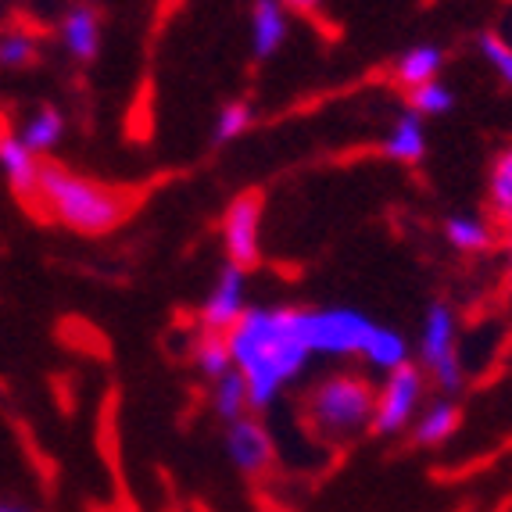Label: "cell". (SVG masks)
<instances>
[{"label":"cell","instance_id":"6da1fadb","mask_svg":"<svg viewBox=\"0 0 512 512\" xmlns=\"http://www.w3.org/2000/svg\"><path fill=\"white\" fill-rule=\"evenodd\" d=\"M233 369L248 387L251 412H269L312 366L294 305H251L226 330Z\"/></svg>","mask_w":512,"mask_h":512},{"label":"cell","instance_id":"7a4b0ae2","mask_svg":"<svg viewBox=\"0 0 512 512\" xmlns=\"http://www.w3.org/2000/svg\"><path fill=\"white\" fill-rule=\"evenodd\" d=\"M33 201L51 222L79 237H104L126 219V197L65 165L43 162Z\"/></svg>","mask_w":512,"mask_h":512},{"label":"cell","instance_id":"3957f363","mask_svg":"<svg viewBox=\"0 0 512 512\" xmlns=\"http://www.w3.org/2000/svg\"><path fill=\"white\" fill-rule=\"evenodd\" d=\"M376 384L355 369H330L301 394L305 427L326 444H351L373 430Z\"/></svg>","mask_w":512,"mask_h":512},{"label":"cell","instance_id":"277c9868","mask_svg":"<svg viewBox=\"0 0 512 512\" xmlns=\"http://www.w3.org/2000/svg\"><path fill=\"white\" fill-rule=\"evenodd\" d=\"M416 366L427 373L430 391L444 398H459L466 391V366H462V323L452 301H430L416 333Z\"/></svg>","mask_w":512,"mask_h":512},{"label":"cell","instance_id":"5b68a950","mask_svg":"<svg viewBox=\"0 0 512 512\" xmlns=\"http://www.w3.org/2000/svg\"><path fill=\"white\" fill-rule=\"evenodd\" d=\"M298 323L312 359L351 362L359 359V351L376 319L355 305H316L298 308Z\"/></svg>","mask_w":512,"mask_h":512},{"label":"cell","instance_id":"8992f818","mask_svg":"<svg viewBox=\"0 0 512 512\" xmlns=\"http://www.w3.org/2000/svg\"><path fill=\"white\" fill-rule=\"evenodd\" d=\"M427 398H430V380L416 362L380 376V384H376V402H373V434L376 437L409 434L412 419H416L419 409L427 405Z\"/></svg>","mask_w":512,"mask_h":512},{"label":"cell","instance_id":"52a82bcc","mask_svg":"<svg viewBox=\"0 0 512 512\" xmlns=\"http://www.w3.org/2000/svg\"><path fill=\"white\" fill-rule=\"evenodd\" d=\"M262 226H265V201L262 194H240L222 212V251L226 262L240 269H255L262 262Z\"/></svg>","mask_w":512,"mask_h":512},{"label":"cell","instance_id":"ba28073f","mask_svg":"<svg viewBox=\"0 0 512 512\" xmlns=\"http://www.w3.org/2000/svg\"><path fill=\"white\" fill-rule=\"evenodd\" d=\"M222 448H226V459H230L233 470L244 473V477H265L269 466L276 462L273 430L265 427L255 412L222 427Z\"/></svg>","mask_w":512,"mask_h":512},{"label":"cell","instance_id":"9c48e42d","mask_svg":"<svg viewBox=\"0 0 512 512\" xmlns=\"http://www.w3.org/2000/svg\"><path fill=\"white\" fill-rule=\"evenodd\" d=\"M251 308L248 301V269L226 262L215 276L212 291L201 301V330L205 333H226Z\"/></svg>","mask_w":512,"mask_h":512},{"label":"cell","instance_id":"30bf717a","mask_svg":"<svg viewBox=\"0 0 512 512\" xmlns=\"http://www.w3.org/2000/svg\"><path fill=\"white\" fill-rule=\"evenodd\" d=\"M101 40H104V22L101 11L86 0H76L69 8L61 11L58 18V43L61 51L69 54L76 65H90L101 54Z\"/></svg>","mask_w":512,"mask_h":512},{"label":"cell","instance_id":"8fae6325","mask_svg":"<svg viewBox=\"0 0 512 512\" xmlns=\"http://www.w3.org/2000/svg\"><path fill=\"white\" fill-rule=\"evenodd\" d=\"M291 40V8L283 0H251L248 47L255 61H273Z\"/></svg>","mask_w":512,"mask_h":512},{"label":"cell","instance_id":"7c38bea8","mask_svg":"<svg viewBox=\"0 0 512 512\" xmlns=\"http://www.w3.org/2000/svg\"><path fill=\"white\" fill-rule=\"evenodd\" d=\"M359 362L366 373L387 376V373H394V369L416 362V344H412L409 333H402L398 326L373 323V330H369L366 344H362V351H359Z\"/></svg>","mask_w":512,"mask_h":512},{"label":"cell","instance_id":"4fadbf2b","mask_svg":"<svg viewBox=\"0 0 512 512\" xmlns=\"http://www.w3.org/2000/svg\"><path fill=\"white\" fill-rule=\"evenodd\" d=\"M462 430V405L459 398H444L434 394L427 398V405L419 409V416L412 419L409 441L416 448H444L448 441H455Z\"/></svg>","mask_w":512,"mask_h":512},{"label":"cell","instance_id":"5bb4252c","mask_svg":"<svg viewBox=\"0 0 512 512\" xmlns=\"http://www.w3.org/2000/svg\"><path fill=\"white\" fill-rule=\"evenodd\" d=\"M427 147V119H419L409 108L402 115H394L384 140H380V154L398 165H419L427 158Z\"/></svg>","mask_w":512,"mask_h":512},{"label":"cell","instance_id":"9a60e30c","mask_svg":"<svg viewBox=\"0 0 512 512\" xmlns=\"http://www.w3.org/2000/svg\"><path fill=\"white\" fill-rule=\"evenodd\" d=\"M43 158L33 154L18 133H0V176L8 180V187L18 197H33L36 183H40Z\"/></svg>","mask_w":512,"mask_h":512},{"label":"cell","instance_id":"2e32d148","mask_svg":"<svg viewBox=\"0 0 512 512\" xmlns=\"http://www.w3.org/2000/svg\"><path fill=\"white\" fill-rule=\"evenodd\" d=\"M441 237H444V244L452 251H459V255H484V251H491L498 244L491 219H484V215H477V212L444 215Z\"/></svg>","mask_w":512,"mask_h":512},{"label":"cell","instance_id":"e0dca14e","mask_svg":"<svg viewBox=\"0 0 512 512\" xmlns=\"http://www.w3.org/2000/svg\"><path fill=\"white\" fill-rule=\"evenodd\" d=\"M444 61H448V54H444L441 43H412L394 58V83L405 86V94H409V90L430 83V79H441Z\"/></svg>","mask_w":512,"mask_h":512},{"label":"cell","instance_id":"ac0fdd59","mask_svg":"<svg viewBox=\"0 0 512 512\" xmlns=\"http://www.w3.org/2000/svg\"><path fill=\"white\" fill-rule=\"evenodd\" d=\"M22 144L29 147L33 154L47 158L54 154L61 144H65V133H69V119H65V111L54 108V104H40V108L29 111V119L15 129Z\"/></svg>","mask_w":512,"mask_h":512},{"label":"cell","instance_id":"d6986e66","mask_svg":"<svg viewBox=\"0 0 512 512\" xmlns=\"http://www.w3.org/2000/svg\"><path fill=\"white\" fill-rule=\"evenodd\" d=\"M208 405H212V416L219 419L222 427H226V423H233V419H240V416H248V412H251L248 387H244V380H240L237 369L208 384Z\"/></svg>","mask_w":512,"mask_h":512},{"label":"cell","instance_id":"ffe728a7","mask_svg":"<svg viewBox=\"0 0 512 512\" xmlns=\"http://www.w3.org/2000/svg\"><path fill=\"white\" fill-rule=\"evenodd\" d=\"M40 61V36L33 29H0V72H26Z\"/></svg>","mask_w":512,"mask_h":512},{"label":"cell","instance_id":"44dd1931","mask_svg":"<svg viewBox=\"0 0 512 512\" xmlns=\"http://www.w3.org/2000/svg\"><path fill=\"white\" fill-rule=\"evenodd\" d=\"M487 212L498 222H512V144L498 151L487 172Z\"/></svg>","mask_w":512,"mask_h":512},{"label":"cell","instance_id":"7402d4cb","mask_svg":"<svg viewBox=\"0 0 512 512\" xmlns=\"http://www.w3.org/2000/svg\"><path fill=\"white\" fill-rule=\"evenodd\" d=\"M194 369L205 376L208 384L219 376L233 373V355L226 344V333H201L194 341Z\"/></svg>","mask_w":512,"mask_h":512},{"label":"cell","instance_id":"603a6c76","mask_svg":"<svg viewBox=\"0 0 512 512\" xmlns=\"http://www.w3.org/2000/svg\"><path fill=\"white\" fill-rule=\"evenodd\" d=\"M459 104L455 90L444 79H430V83L416 86L409 90V111H416L419 119H444V115H452V108Z\"/></svg>","mask_w":512,"mask_h":512},{"label":"cell","instance_id":"cb8c5ba5","mask_svg":"<svg viewBox=\"0 0 512 512\" xmlns=\"http://www.w3.org/2000/svg\"><path fill=\"white\" fill-rule=\"evenodd\" d=\"M255 122V108L248 101H226L219 111H215V122H212V144L226 147L233 140H240L244 133L251 129Z\"/></svg>","mask_w":512,"mask_h":512},{"label":"cell","instance_id":"d4e9b609","mask_svg":"<svg viewBox=\"0 0 512 512\" xmlns=\"http://www.w3.org/2000/svg\"><path fill=\"white\" fill-rule=\"evenodd\" d=\"M477 54L484 65L495 72V79L512 90V43L502 33H480L477 36Z\"/></svg>","mask_w":512,"mask_h":512},{"label":"cell","instance_id":"484cf974","mask_svg":"<svg viewBox=\"0 0 512 512\" xmlns=\"http://www.w3.org/2000/svg\"><path fill=\"white\" fill-rule=\"evenodd\" d=\"M287 8H291V15H316V11H323L326 0H283Z\"/></svg>","mask_w":512,"mask_h":512},{"label":"cell","instance_id":"4316f807","mask_svg":"<svg viewBox=\"0 0 512 512\" xmlns=\"http://www.w3.org/2000/svg\"><path fill=\"white\" fill-rule=\"evenodd\" d=\"M502 248H505V273H509V280H512V222H505Z\"/></svg>","mask_w":512,"mask_h":512},{"label":"cell","instance_id":"83f0119b","mask_svg":"<svg viewBox=\"0 0 512 512\" xmlns=\"http://www.w3.org/2000/svg\"><path fill=\"white\" fill-rule=\"evenodd\" d=\"M0 512H36V509L26 502H15V498H0Z\"/></svg>","mask_w":512,"mask_h":512}]
</instances>
